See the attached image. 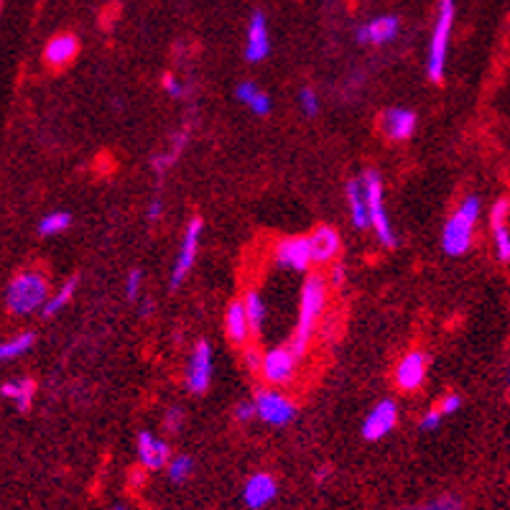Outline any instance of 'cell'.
<instances>
[{
    "instance_id": "60d3db41",
    "label": "cell",
    "mask_w": 510,
    "mask_h": 510,
    "mask_svg": "<svg viewBox=\"0 0 510 510\" xmlns=\"http://www.w3.org/2000/svg\"><path fill=\"white\" fill-rule=\"evenodd\" d=\"M163 212V201L162 200H153L148 204V220H159Z\"/></svg>"
},
{
    "instance_id": "7bdbcfd3",
    "label": "cell",
    "mask_w": 510,
    "mask_h": 510,
    "mask_svg": "<svg viewBox=\"0 0 510 510\" xmlns=\"http://www.w3.org/2000/svg\"><path fill=\"white\" fill-rule=\"evenodd\" d=\"M329 475V470H322V472H317V483H324V477Z\"/></svg>"
},
{
    "instance_id": "484cf974",
    "label": "cell",
    "mask_w": 510,
    "mask_h": 510,
    "mask_svg": "<svg viewBox=\"0 0 510 510\" xmlns=\"http://www.w3.org/2000/svg\"><path fill=\"white\" fill-rule=\"evenodd\" d=\"M242 304H245V314H248V319H250V329H253V332H260L263 324H266V317H269L263 296L258 294L255 289H250V291L245 294V299H242Z\"/></svg>"
},
{
    "instance_id": "e0dca14e",
    "label": "cell",
    "mask_w": 510,
    "mask_h": 510,
    "mask_svg": "<svg viewBox=\"0 0 510 510\" xmlns=\"http://www.w3.org/2000/svg\"><path fill=\"white\" fill-rule=\"evenodd\" d=\"M398 36V18L396 15H380L358 28V41L368 46H383Z\"/></svg>"
},
{
    "instance_id": "f1b7e54d",
    "label": "cell",
    "mask_w": 510,
    "mask_h": 510,
    "mask_svg": "<svg viewBox=\"0 0 510 510\" xmlns=\"http://www.w3.org/2000/svg\"><path fill=\"white\" fill-rule=\"evenodd\" d=\"M166 472H169L172 483H187L189 477H191V472H194V459L187 455L172 456L169 465H166Z\"/></svg>"
},
{
    "instance_id": "7402d4cb",
    "label": "cell",
    "mask_w": 510,
    "mask_h": 510,
    "mask_svg": "<svg viewBox=\"0 0 510 510\" xmlns=\"http://www.w3.org/2000/svg\"><path fill=\"white\" fill-rule=\"evenodd\" d=\"M225 332H228L232 345H245V339H248L250 332H253L242 301H232L228 307V311H225Z\"/></svg>"
},
{
    "instance_id": "8fae6325",
    "label": "cell",
    "mask_w": 510,
    "mask_h": 510,
    "mask_svg": "<svg viewBox=\"0 0 510 510\" xmlns=\"http://www.w3.org/2000/svg\"><path fill=\"white\" fill-rule=\"evenodd\" d=\"M427 370H429V355L421 349H411L401 363L396 365V386L406 393L418 390L427 380Z\"/></svg>"
},
{
    "instance_id": "52a82bcc",
    "label": "cell",
    "mask_w": 510,
    "mask_h": 510,
    "mask_svg": "<svg viewBox=\"0 0 510 510\" xmlns=\"http://www.w3.org/2000/svg\"><path fill=\"white\" fill-rule=\"evenodd\" d=\"M255 411H258V418L269 427H286L296 418L294 401L276 388L260 390L255 396Z\"/></svg>"
},
{
    "instance_id": "cb8c5ba5",
    "label": "cell",
    "mask_w": 510,
    "mask_h": 510,
    "mask_svg": "<svg viewBox=\"0 0 510 510\" xmlns=\"http://www.w3.org/2000/svg\"><path fill=\"white\" fill-rule=\"evenodd\" d=\"M189 143V128H181L179 133L174 135V141L169 143V148L166 151H162V153H156L153 156V162H151V166H153V172L159 176H163L172 166H174L176 162H179V156L184 153V148H187Z\"/></svg>"
},
{
    "instance_id": "5b68a950",
    "label": "cell",
    "mask_w": 510,
    "mask_h": 510,
    "mask_svg": "<svg viewBox=\"0 0 510 510\" xmlns=\"http://www.w3.org/2000/svg\"><path fill=\"white\" fill-rule=\"evenodd\" d=\"M365 194H368V210H370V228L376 230L378 240L386 248L396 245V232L390 225L388 212H386V201H383V179L378 172H365L363 174Z\"/></svg>"
},
{
    "instance_id": "9a60e30c",
    "label": "cell",
    "mask_w": 510,
    "mask_h": 510,
    "mask_svg": "<svg viewBox=\"0 0 510 510\" xmlns=\"http://www.w3.org/2000/svg\"><path fill=\"white\" fill-rule=\"evenodd\" d=\"M270 54V36H269V21L260 11H255L250 15V24H248V36H245V59L250 64L263 62Z\"/></svg>"
},
{
    "instance_id": "6da1fadb",
    "label": "cell",
    "mask_w": 510,
    "mask_h": 510,
    "mask_svg": "<svg viewBox=\"0 0 510 510\" xmlns=\"http://www.w3.org/2000/svg\"><path fill=\"white\" fill-rule=\"evenodd\" d=\"M324 309H327V281L322 276H309L301 286V299H299V322L296 332L289 342V348L294 349L296 358L301 360L309 349L317 324L322 322Z\"/></svg>"
},
{
    "instance_id": "30bf717a",
    "label": "cell",
    "mask_w": 510,
    "mask_h": 510,
    "mask_svg": "<svg viewBox=\"0 0 510 510\" xmlns=\"http://www.w3.org/2000/svg\"><path fill=\"white\" fill-rule=\"evenodd\" d=\"M212 383V348L207 342H197L191 349L187 365V388L194 396H201Z\"/></svg>"
},
{
    "instance_id": "ab89813d",
    "label": "cell",
    "mask_w": 510,
    "mask_h": 510,
    "mask_svg": "<svg viewBox=\"0 0 510 510\" xmlns=\"http://www.w3.org/2000/svg\"><path fill=\"white\" fill-rule=\"evenodd\" d=\"M329 283H332L335 289H339V286L345 283V266H342V263H335V266H332V270H329Z\"/></svg>"
},
{
    "instance_id": "5bb4252c",
    "label": "cell",
    "mask_w": 510,
    "mask_h": 510,
    "mask_svg": "<svg viewBox=\"0 0 510 510\" xmlns=\"http://www.w3.org/2000/svg\"><path fill=\"white\" fill-rule=\"evenodd\" d=\"M276 495H279V483L269 472H255L242 487V500L250 510H263L276 500Z\"/></svg>"
},
{
    "instance_id": "8992f818",
    "label": "cell",
    "mask_w": 510,
    "mask_h": 510,
    "mask_svg": "<svg viewBox=\"0 0 510 510\" xmlns=\"http://www.w3.org/2000/svg\"><path fill=\"white\" fill-rule=\"evenodd\" d=\"M296 368H299V358L289 345L283 348H273L263 355V365H260V376L263 380L273 386V388H281L289 386L296 378Z\"/></svg>"
},
{
    "instance_id": "d6a6232c",
    "label": "cell",
    "mask_w": 510,
    "mask_h": 510,
    "mask_svg": "<svg viewBox=\"0 0 510 510\" xmlns=\"http://www.w3.org/2000/svg\"><path fill=\"white\" fill-rule=\"evenodd\" d=\"M141 286H143L141 270H131L128 279H125V296H128L131 301H138V299H141Z\"/></svg>"
},
{
    "instance_id": "2e32d148",
    "label": "cell",
    "mask_w": 510,
    "mask_h": 510,
    "mask_svg": "<svg viewBox=\"0 0 510 510\" xmlns=\"http://www.w3.org/2000/svg\"><path fill=\"white\" fill-rule=\"evenodd\" d=\"M380 131L390 141H408L417 131V113L406 108H390L380 115Z\"/></svg>"
},
{
    "instance_id": "d4e9b609",
    "label": "cell",
    "mask_w": 510,
    "mask_h": 510,
    "mask_svg": "<svg viewBox=\"0 0 510 510\" xmlns=\"http://www.w3.org/2000/svg\"><path fill=\"white\" fill-rule=\"evenodd\" d=\"M235 97H238V100H240L242 105L250 110V113L260 115V118H266V115L270 113L269 94L263 93L258 84H253V82H240V84H238V90H235Z\"/></svg>"
},
{
    "instance_id": "74e56055",
    "label": "cell",
    "mask_w": 510,
    "mask_h": 510,
    "mask_svg": "<svg viewBox=\"0 0 510 510\" xmlns=\"http://www.w3.org/2000/svg\"><path fill=\"white\" fill-rule=\"evenodd\" d=\"M459 408H462V398H459L456 393H449V396L442 398V403H439V411H442L444 417H452Z\"/></svg>"
},
{
    "instance_id": "4316f807",
    "label": "cell",
    "mask_w": 510,
    "mask_h": 510,
    "mask_svg": "<svg viewBox=\"0 0 510 510\" xmlns=\"http://www.w3.org/2000/svg\"><path fill=\"white\" fill-rule=\"evenodd\" d=\"M34 332H21V335L11 337V339H3L0 342V363L5 360H15L21 355H26L28 349L34 348Z\"/></svg>"
},
{
    "instance_id": "603a6c76",
    "label": "cell",
    "mask_w": 510,
    "mask_h": 510,
    "mask_svg": "<svg viewBox=\"0 0 510 510\" xmlns=\"http://www.w3.org/2000/svg\"><path fill=\"white\" fill-rule=\"evenodd\" d=\"M3 398L14 401V406L18 411H28L31 403H34V393H36V383L31 378H21V380H8L0 386Z\"/></svg>"
},
{
    "instance_id": "ffe728a7",
    "label": "cell",
    "mask_w": 510,
    "mask_h": 510,
    "mask_svg": "<svg viewBox=\"0 0 510 510\" xmlns=\"http://www.w3.org/2000/svg\"><path fill=\"white\" fill-rule=\"evenodd\" d=\"M80 52V41L72 34H59L54 39L46 44L44 49V62L52 69H62L74 62V56Z\"/></svg>"
},
{
    "instance_id": "ac0fdd59",
    "label": "cell",
    "mask_w": 510,
    "mask_h": 510,
    "mask_svg": "<svg viewBox=\"0 0 510 510\" xmlns=\"http://www.w3.org/2000/svg\"><path fill=\"white\" fill-rule=\"evenodd\" d=\"M510 201L497 200L490 212V228H493V240H495V253L503 263L510 260V228H508Z\"/></svg>"
},
{
    "instance_id": "d6986e66",
    "label": "cell",
    "mask_w": 510,
    "mask_h": 510,
    "mask_svg": "<svg viewBox=\"0 0 510 510\" xmlns=\"http://www.w3.org/2000/svg\"><path fill=\"white\" fill-rule=\"evenodd\" d=\"M311 245V258L314 263H332L339 250H342V240H339V232L329 225H319L309 235Z\"/></svg>"
},
{
    "instance_id": "b9f144b4",
    "label": "cell",
    "mask_w": 510,
    "mask_h": 510,
    "mask_svg": "<svg viewBox=\"0 0 510 510\" xmlns=\"http://www.w3.org/2000/svg\"><path fill=\"white\" fill-rule=\"evenodd\" d=\"M151 309H153V307H151V301H143V307H141V314H143V317H148V314H151Z\"/></svg>"
},
{
    "instance_id": "f546056e",
    "label": "cell",
    "mask_w": 510,
    "mask_h": 510,
    "mask_svg": "<svg viewBox=\"0 0 510 510\" xmlns=\"http://www.w3.org/2000/svg\"><path fill=\"white\" fill-rule=\"evenodd\" d=\"M72 225V215L69 212H52V215H44L39 220V232L41 235H59Z\"/></svg>"
},
{
    "instance_id": "7a4b0ae2",
    "label": "cell",
    "mask_w": 510,
    "mask_h": 510,
    "mask_svg": "<svg viewBox=\"0 0 510 510\" xmlns=\"http://www.w3.org/2000/svg\"><path fill=\"white\" fill-rule=\"evenodd\" d=\"M480 215H483V204L475 194L459 201L455 215L446 220V225L442 230L444 253L456 258V255H465L470 250L472 238H475V225H477V217Z\"/></svg>"
},
{
    "instance_id": "44dd1931",
    "label": "cell",
    "mask_w": 510,
    "mask_h": 510,
    "mask_svg": "<svg viewBox=\"0 0 510 510\" xmlns=\"http://www.w3.org/2000/svg\"><path fill=\"white\" fill-rule=\"evenodd\" d=\"M348 204L349 215H352V225L358 230L370 228V210H368V194H365L363 176L352 179L348 184Z\"/></svg>"
},
{
    "instance_id": "1f68e13d",
    "label": "cell",
    "mask_w": 510,
    "mask_h": 510,
    "mask_svg": "<svg viewBox=\"0 0 510 510\" xmlns=\"http://www.w3.org/2000/svg\"><path fill=\"white\" fill-rule=\"evenodd\" d=\"M299 108L304 110V115H317L319 113V94L314 93L311 87H304L301 93H299Z\"/></svg>"
},
{
    "instance_id": "8d00e7d4",
    "label": "cell",
    "mask_w": 510,
    "mask_h": 510,
    "mask_svg": "<svg viewBox=\"0 0 510 510\" xmlns=\"http://www.w3.org/2000/svg\"><path fill=\"white\" fill-rule=\"evenodd\" d=\"M163 90L172 94V97H184V93H187V84L181 80H176L174 74H166L162 80Z\"/></svg>"
},
{
    "instance_id": "4dcf8cb0",
    "label": "cell",
    "mask_w": 510,
    "mask_h": 510,
    "mask_svg": "<svg viewBox=\"0 0 510 510\" xmlns=\"http://www.w3.org/2000/svg\"><path fill=\"white\" fill-rule=\"evenodd\" d=\"M406 510H462V500L456 495H442V497H434L431 503H424V505H417V508H406Z\"/></svg>"
},
{
    "instance_id": "9c48e42d",
    "label": "cell",
    "mask_w": 510,
    "mask_h": 510,
    "mask_svg": "<svg viewBox=\"0 0 510 510\" xmlns=\"http://www.w3.org/2000/svg\"><path fill=\"white\" fill-rule=\"evenodd\" d=\"M273 260H276V266H281V269L286 270H294V273L309 270V266L314 263L309 238L294 235V238H283V240H279L276 242V248H273Z\"/></svg>"
},
{
    "instance_id": "e575fe53",
    "label": "cell",
    "mask_w": 510,
    "mask_h": 510,
    "mask_svg": "<svg viewBox=\"0 0 510 510\" xmlns=\"http://www.w3.org/2000/svg\"><path fill=\"white\" fill-rule=\"evenodd\" d=\"M181 424H184V411L181 408H169L166 411V417H163V429L169 431V434H176V431L181 429Z\"/></svg>"
},
{
    "instance_id": "277c9868",
    "label": "cell",
    "mask_w": 510,
    "mask_h": 510,
    "mask_svg": "<svg viewBox=\"0 0 510 510\" xmlns=\"http://www.w3.org/2000/svg\"><path fill=\"white\" fill-rule=\"evenodd\" d=\"M455 0H439V14H436V21H434L429 56H427V77L431 82L444 80L446 56H449V41H452V28H455Z\"/></svg>"
},
{
    "instance_id": "f35d334b",
    "label": "cell",
    "mask_w": 510,
    "mask_h": 510,
    "mask_svg": "<svg viewBox=\"0 0 510 510\" xmlns=\"http://www.w3.org/2000/svg\"><path fill=\"white\" fill-rule=\"evenodd\" d=\"M255 417H258V411H255V401L238 403V406H235V418L242 421V424H245V421H250V418H255Z\"/></svg>"
},
{
    "instance_id": "7c38bea8",
    "label": "cell",
    "mask_w": 510,
    "mask_h": 510,
    "mask_svg": "<svg viewBox=\"0 0 510 510\" xmlns=\"http://www.w3.org/2000/svg\"><path fill=\"white\" fill-rule=\"evenodd\" d=\"M398 424V406L393 401H380L370 408V414L363 421V439L368 442H380L383 436H388L390 431Z\"/></svg>"
},
{
    "instance_id": "d590c367",
    "label": "cell",
    "mask_w": 510,
    "mask_h": 510,
    "mask_svg": "<svg viewBox=\"0 0 510 510\" xmlns=\"http://www.w3.org/2000/svg\"><path fill=\"white\" fill-rule=\"evenodd\" d=\"M242 363L250 373H260V365H263V355L258 352V348H245L242 349Z\"/></svg>"
},
{
    "instance_id": "4fadbf2b",
    "label": "cell",
    "mask_w": 510,
    "mask_h": 510,
    "mask_svg": "<svg viewBox=\"0 0 510 510\" xmlns=\"http://www.w3.org/2000/svg\"><path fill=\"white\" fill-rule=\"evenodd\" d=\"M135 452H138V462L143 470H162L169 465L172 452H169V444L159 439L156 434L151 431H141L138 439H135Z\"/></svg>"
},
{
    "instance_id": "ee69618b",
    "label": "cell",
    "mask_w": 510,
    "mask_h": 510,
    "mask_svg": "<svg viewBox=\"0 0 510 510\" xmlns=\"http://www.w3.org/2000/svg\"><path fill=\"white\" fill-rule=\"evenodd\" d=\"M113 510H125V508H123V505H118V508H113Z\"/></svg>"
},
{
    "instance_id": "ba28073f",
    "label": "cell",
    "mask_w": 510,
    "mask_h": 510,
    "mask_svg": "<svg viewBox=\"0 0 510 510\" xmlns=\"http://www.w3.org/2000/svg\"><path fill=\"white\" fill-rule=\"evenodd\" d=\"M200 240H201V220L194 217L184 230V238L179 245V253H176L174 269H172V289H179L184 279L189 276V270L194 269L197 263V253H200Z\"/></svg>"
},
{
    "instance_id": "83f0119b",
    "label": "cell",
    "mask_w": 510,
    "mask_h": 510,
    "mask_svg": "<svg viewBox=\"0 0 510 510\" xmlns=\"http://www.w3.org/2000/svg\"><path fill=\"white\" fill-rule=\"evenodd\" d=\"M77 294V279H72V281H67L59 291H56L54 296H49V301L44 304V317H54V314H59V311L67 307L69 301H72V296Z\"/></svg>"
},
{
    "instance_id": "836d02e7",
    "label": "cell",
    "mask_w": 510,
    "mask_h": 510,
    "mask_svg": "<svg viewBox=\"0 0 510 510\" xmlns=\"http://www.w3.org/2000/svg\"><path fill=\"white\" fill-rule=\"evenodd\" d=\"M442 418H444V414L439 411V406H436V408H431V411H427V414L421 417V421H418V429L421 431L439 429V427H442Z\"/></svg>"
},
{
    "instance_id": "3957f363",
    "label": "cell",
    "mask_w": 510,
    "mask_h": 510,
    "mask_svg": "<svg viewBox=\"0 0 510 510\" xmlns=\"http://www.w3.org/2000/svg\"><path fill=\"white\" fill-rule=\"evenodd\" d=\"M46 301H49V283H46L44 273H39V270H24L8 283L5 304L18 317L44 309Z\"/></svg>"
}]
</instances>
